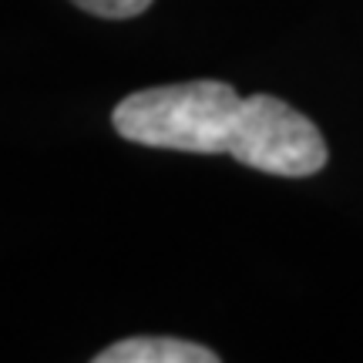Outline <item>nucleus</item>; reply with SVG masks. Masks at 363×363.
I'll return each mask as SVG.
<instances>
[{
    "instance_id": "1",
    "label": "nucleus",
    "mask_w": 363,
    "mask_h": 363,
    "mask_svg": "<svg viewBox=\"0 0 363 363\" xmlns=\"http://www.w3.org/2000/svg\"><path fill=\"white\" fill-rule=\"evenodd\" d=\"M111 125L121 138L148 148L229 155L242 125V98L225 81L162 84L128 94L115 108Z\"/></svg>"
},
{
    "instance_id": "4",
    "label": "nucleus",
    "mask_w": 363,
    "mask_h": 363,
    "mask_svg": "<svg viewBox=\"0 0 363 363\" xmlns=\"http://www.w3.org/2000/svg\"><path fill=\"white\" fill-rule=\"evenodd\" d=\"M71 4H78L81 11L104 17V21H128V17H138L142 11H148L152 0H71Z\"/></svg>"
},
{
    "instance_id": "3",
    "label": "nucleus",
    "mask_w": 363,
    "mask_h": 363,
    "mask_svg": "<svg viewBox=\"0 0 363 363\" xmlns=\"http://www.w3.org/2000/svg\"><path fill=\"white\" fill-rule=\"evenodd\" d=\"M94 363H219V353L179 337H131L94 353Z\"/></svg>"
},
{
    "instance_id": "2",
    "label": "nucleus",
    "mask_w": 363,
    "mask_h": 363,
    "mask_svg": "<svg viewBox=\"0 0 363 363\" xmlns=\"http://www.w3.org/2000/svg\"><path fill=\"white\" fill-rule=\"evenodd\" d=\"M229 155L256 172L306 179L326 165V142L310 118L272 94L242 98V125Z\"/></svg>"
}]
</instances>
